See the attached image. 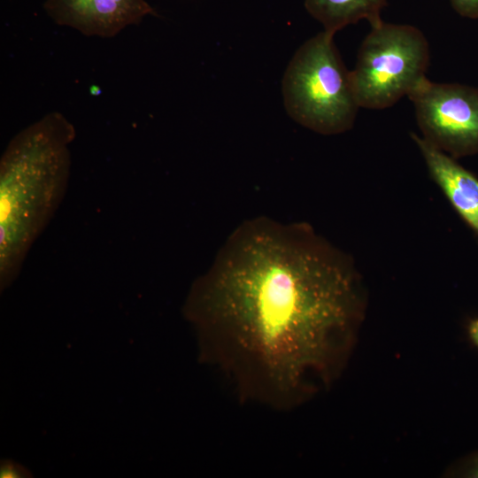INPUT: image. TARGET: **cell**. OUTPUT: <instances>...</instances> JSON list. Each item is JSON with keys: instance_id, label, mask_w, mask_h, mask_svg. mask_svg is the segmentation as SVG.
Listing matches in <instances>:
<instances>
[{"instance_id": "6da1fadb", "label": "cell", "mask_w": 478, "mask_h": 478, "mask_svg": "<svg viewBox=\"0 0 478 478\" xmlns=\"http://www.w3.org/2000/svg\"><path fill=\"white\" fill-rule=\"evenodd\" d=\"M365 307L350 255L309 224L257 217L230 234L182 312L201 360L240 399L289 411L337 375Z\"/></svg>"}, {"instance_id": "7a4b0ae2", "label": "cell", "mask_w": 478, "mask_h": 478, "mask_svg": "<svg viewBox=\"0 0 478 478\" xmlns=\"http://www.w3.org/2000/svg\"><path fill=\"white\" fill-rule=\"evenodd\" d=\"M73 126L54 112L9 143L0 161V289L17 278L27 252L64 198Z\"/></svg>"}, {"instance_id": "3957f363", "label": "cell", "mask_w": 478, "mask_h": 478, "mask_svg": "<svg viewBox=\"0 0 478 478\" xmlns=\"http://www.w3.org/2000/svg\"><path fill=\"white\" fill-rule=\"evenodd\" d=\"M323 31L307 40L290 60L282 80L284 105L300 125L322 135L350 130L359 107L351 72Z\"/></svg>"}, {"instance_id": "277c9868", "label": "cell", "mask_w": 478, "mask_h": 478, "mask_svg": "<svg viewBox=\"0 0 478 478\" xmlns=\"http://www.w3.org/2000/svg\"><path fill=\"white\" fill-rule=\"evenodd\" d=\"M351 72L359 107L382 110L397 104L426 78L430 52L424 34L405 24L371 26Z\"/></svg>"}, {"instance_id": "5b68a950", "label": "cell", "mask_w": 478, "mask_h": 478, "mask_svg": "<svg viewBox=\"0 0 478 478\" xmlns=\"http://www.w3.org/2000/svg\"><path fill=\"white\" fill-rule=\"evenodd\" d=\"M408 98L425 141L456 159L478 154V88L426 77Z\"/></svg>"}, {"instance_id": "8992f818", "label": "cell", "mask_w": 478, "mask_h": 478, "mask_svg": "<svg viewBox=\"0 0 478 478\" xmlns=\"http://www.w3.org/2000/svg\"><path fill=\"white\" fill-rule=\"evenodd\" d=\"M43 7L56 24L105 38L157 15L145 0H45Z\"/></svg>"}, {"instance_id": "52a82bcc", "label": "cell", "mask_w": 478, "mask_h": 478, "mask_svg": "<svg viewBox=\"0 0 478 478\" xmlns=\"http://www.w3.org/2000/svg\"><path fill=\"white\" fill-rule=\"evenodd\" d=\"M431 178L439 186L454 210L478 235V176L456 158L412 133Z\"/></svg>"}, {"instance_id": "ba28073f", "label": "cell", "mask_w": 478, "mask_h": 478, "mask_svg": "<svg viewBox=\"0 0 478 478\" xmlns=\"http://www.w3.org/2000/svg\"><path fill=\"white\" fill-rule=\"evenodd\" d=\"M388 0H305L308 12L324 30L334 34L343 27L368 20L371 26L382 21L381 12Z\"/></svg>"}, {"instance_id": "9c48e42d", "label": "cell", "mask_w": 478, "mask_h": 478, "mask_svg": "<svg viewBox=\"0 0 478 478\" xmlns=\"http://www.w3.org/2000/svg\"><path fill=\"white\" fill-rule=\"evenodd\" d=\"M31 473L22 465L12 460H4L0 466L1 478L31 477Z\"/></svg>"}, {"instance_id": "30bf717a", "label": "cell", "mask_w": 478, "mask_h": 478, "mask_svg": "<svg viewBox=\"0 0 478 478\" xmlns=\"http://www.w3.org/2000/svg\"><path fill=\"white\" fill-rule=\"evenodd\" d=\"M450 3L460 16L478 19V0H450Z\"/></svg>"}, {"instance_id": "8fae6325", "label": "cell", "mask_w": 478, "mask_h": 478, "mask_svg": "<svg viewBox=\"0 0 478 478\" xmlns=\"http://www.w3.org/2000/svg\"><path fill=\"white\" fill-rule=\"evenodd\" d=\"M459 474L465 477L478 478V452L465 461Z\"/></svg>"}, {"instance_id": "7c38bea8", "label": "cell", "mask_w": 478, "mask_h": 478, "mask_svg": "<svg viewBox=\"0 0 478 478\" xmlns=\"http://www.w3.org/2000/svg\"><path fill=\"white\" fill-rule=\"evenodd\" d=\"M467 334L471 342L478 348V318L469 321L467 325Z\"/></svg>"}]
</instances>
